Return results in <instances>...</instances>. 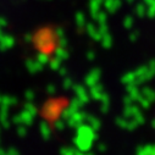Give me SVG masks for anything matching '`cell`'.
<instances>
[{
    "mask_svg": "<svg viewBox=\"0 0 155 155\" xmlns=\"http://www.w3.org/2000/svg\"><path fill=\"white\" fill-rule=\"evenodd\" d=\"M83 105H84V104H83L78 98H76V99H73V100L70 103V105H68V106H70L71 109H73L74 111H77V110H80Z\"/></svg>",
    "mask_w": 155,
    "mask_h": 155,
    "instance_id": "15",
    "label": "cell"
},
{
    "mask_svg": "<svg viewBox=\"0 0 155 155\" xmlns=\"http://www.w3.org/2000/svg\"><path fill=\"white\" fill-rule=\"evenodd\" d=\"M0 155H5V150H3V149H0Z\"/></svg>",
    "mask_w": 155,
    "mask_h": 155,
    "instance_id": "29",
    "label": "cell"
},
{
    "mask_svg": "<svg viewBox=\"0 0 155 155\" xmlns=\"http://www.w3.org/2000/svg\"><path fill=\"white\" fill-rule=\"evenodd\" d=\"M131 119H133L138 125H143L144 122H145V119H144V116L142 115V112L139 111L138 114H136L134 116H133V117H131Z\"/></svg>",
    "mask_w": 155,
    "mask_h": 155,
    "instance_id": "19",
    "label": "cell"
},
{
    "mask_svg": "<svg viewBox=\"0 0 155 155\" xmlns=\"http://www.w3.org/2000/svg\"><path fill=\"white\" fill-rule=\"evenodd\" d=\"M133 103H134V100H133L131 97L126 95V97L124 98V104H125V106H126V105H131V104H133Z\"/></svg>",
    "mask_w": 155,
    "mask_h": 155,
    "instance_id": "25",
    "label": "cell"
},
{
    "mask_svg": "<svg viewBox=\"0 0 155 155\" xmlns=\"http://www.w3.org/2000/svg\"><path fill=\"white\" fill-rule=\"evenodd\" d=\"M60 154L61 155H74L76 150L73 148H71V147H65V148L60 149Z\"/></svg>",
    "mask_w": 155,
    "mask_h": 155,
    "instance_id": "18",
    "label": "cell"
},
{
    "mask_svg": "<svg viewBox=\"0 0 155 155\" xmlns=\"http://www.w3.org/2000/svg\"><path fill=\"white\" fill-rule=\"evenodd\" d=\"M139 111H140L139 107L137 105H134V104L126 105L125 110H124V116H125V117H127V119H131V117H133L136 114H138Z\"/></svg>",
    "mask_w": 155,
    "mask_h": 155,
    "instance_id": "7",
    "label": "cell"
},
{
    "mask_svg": "<svg viewBox=\"0 0 155 155\" xmlns=\"http://www.w3.org/2000/svg\"><path fill=\"white\" fill-rule=\"evenodd\" d=\"M5 155H20L18 154V150L15 149V148H10L9 150L5 151Z\"/></svg>",
    "mask_w": 155,
    "mask_h": 155,
    "instance_id": "24",
    "label": "cell"
},
{
    "mask_svg": "<svg viewBox=\"0 0 155 155\" xmlns=\"http://www.w3.org/2000/svg\"><path fill=\"white\" fill-rule=\"evenodd\" d=\"M136 154H137V155H147L145 151L143 150V147H139V148L137 149V153H136Z\"/></svg>",
    "mask_w": 155,
    "mask_h": 155,
    "instance_id": "27",
    "label": "cell"
},
{
    "mask_svg": "<svg viewBox=\"0 0 155 155\" xmlns=\"http://www.w3.org/2000/svg\"><path fill=\"white\" fill-rule=\"evenodd\" d=\"M17 133L20 137H25L27 134V128H26V125H17Z\"/></svg>",
    "mask_w": 155,
    "mask_h": 155,
    "instance_id": "20",
    "label": "cell"
},
{
    "mask_svg": "<svg viewBox=\"0 0 155 155\" xmlns=\"http://www.w3.org/2000/svg\"><path fill=\"white\" fill-rule=\"evenodd\" d=\"M98 149H99L100 151H103V150H105V149H106V147H105V145L101 143V144H99V145H98Z\"/></svg>",
    "mask_w": 155,
    "mask_h": 155,
    "instance_id": "28",
    "label": "cell"
},
{
    "mask_svg": "<svg viewBox=\"0 0 155 155\" xmlns=\"http://www.w3.org/2000/svg\"><path fill=\"white\" fill-rule=\"evenodd\" d=\"M39 131H41V134L44 139H49L50 138V134H51V131H50V127L49 125H47L45 122H42L41 126H39Z\"/></svg>",
    "mask_w": 155,
    "mask_h": 155,
    "instance_id": "13",
    "label": "cell"
},
{
    "mask_svg": "<svg viewBox=\"0 0 155 155\" xmlns=\"http://www.w3.org/2000/svg\"><path fill=\"white\" fill-rule=\"evenodd\" d=\"M72 86H73V83H72V81L70 80V78H65V81H64V88H66V89H70V88H72Z\"/></svg>",
    "mask_w": 155,
    "mask_h": 155,
    "instance_id": "23",
    "label": "cell"
},
{
    "mask_svg": "<svg viewBox=\"0 0 155 155\" xmlns=\"http://www.w3.org/2000/svg\"><path fill=\"white\" fill-rule=\"evenodd\" d=\"M18 115H20V120H21V124H22V125L31 126V125L33 124V121H34V116H33L32 114H29L28 111L23 110V111H21Z\"/></svg>",
    "mask_w": 155,
    "mask_h": 155,
    "instance_id": "5",
    "label": "cell"
},
{
    "mask_svg": "<svg viewBox=\"0 0 155 155\" xmlns=\"http://www.w3.org/2000/svg\"><path fill=\"white\" fill-rule=\"evenodd\" d=\"M72 88H73V91H74V93H76L77 98H78V99H80V100H81L83 104H87V103L89 101L91 97H89V93L86 91L84 86L73 84V86H72Z\"/></svg>",
    "mask_w": 155,
    "mask_h": 155,
    "instance_id": "3",
    "label": "cell"
},
{
    "mask_svg": "<svg viewBox=\"0 0 155 155\" xmlns=\"http://www.w3.org/2000/svg\"><path fill=\"white\" fill-rule=\"evenodd\" d=\"M86 121H87V125L91 126L94 131H98L100 128V120L98 117H95V116H88L87 115V117H86Z\"/></svg>",
    "mask_w": 155,
    "mask_h": 155,
    "instance_id": "10",
    "label": "cell"
},
{
    "mask_svg": "<svg viewBox=\"0 0 155 155\" xmlns=\"http://www.w3.org/2000/svg\"><path fill=\"white\" fill-rule=\"evenodd\" d=\"M136 101H138L139 106L143 107V109H149V106H150V101H149L147 98H144L143 95H139L138 99H137Z\"/></svg>",
    "mask_w": 155,
    "mask_h": 155,
    "instance_id": "16",
    "label": "cell"
},
{
    "mask_svg": "<svg viewBox=\"0 0 155 155\" xmlns=\"http://www.w3.org/2000/svg\"><path fill=\"white\" fill-rule=\"evenodd\" d=\"M99 76H100V72H99L98 70L91 72V73L87 76V78H86V84H87L88 87H92V86L97 84V82H98V80H99Z\"/></svg>",
    "mask_w": 155,
    "mask_h": 155,
    "instance_id": "9",
    "label": "cell"
},
{
    "mask_svg": "<svg viewBox=\"0 0 155 155\" xmlns=\"http://www.w3.org/2000/svg\"><path fill=\"white\" fill-rule=\"evenodd\" d=\"M134 80H136V74L134 73H128L122 78V82L125 84H130V83H134Z\"/></svg>",
    "mask_w": 155,
    "mask_h": 155,
    "instance_id": "17",
    "label": "cell"
},
{
    "mask_svg": "<svg viewBox=\"0 0 155 155\" xmlns=\"http://www.w3.org/2000/svg\"><path fill=\"white\" fill-rule=\"evenodd\" d=\"M86 117H87V114H84V112H82L80 110H77L66 120V125L68 127H71V128H77L78 126H81L82 124H84Z\"/></svg>",
    "mask_w": 155,
    "mask_h": 155,
    "instance_id": "2",
    "label": "cell"
},
{
    "mask_svg": "<svg viewBox=\"0 0 155 155\" xmlns=\"http://www.w3.org/2000/svg\"><path fill=\"white\" fill-rule=\"evenodd\" d=\"M95 138H97L95 131L91 126L82 124L81 126L77 127V136L74 138V144L78 150L88 151L92 148V144Z\"/></svg>",
    "mask_w": 155,
    "mask_h": 155,
    "instance_id": "1",
    "label": "cell"
},
{
    "mask_svg": "<svg viewBox=\"0 0 155 155\" xmlns=\"http://www.w3.org/2000/svg\"><path fill=\"white\" fill-rule=\"evenodd\" d=\"M47 92H48V94H49V95H53V94L55 93V86H53V84L48 86V88H47Z\"/></svg>",
    "mask_w": 155,
    "mask_h": 155,
    "instance_id": "26",
    "label": "cell"
},
{
    "mask_svg": "<svg viewBox=\"0 0 155 155\" xmlns=\"http://www.w3.org/2000/svg\"><path fill=\"white\" fill-rule=\"evenodd\" d=\"M25 98H26L28 101H33V99L35 98V93H34L33 91L28 89V91H26V92H25Z\"/></svg>",
    "mask_w": 155,
    "mask_h": 155,
    "instance_id": "21",
    "label": "cell"
},
{
    "mask_svg": "<svg viewBox=\"0 0 155 155\" xmlns=\"http://www.w3.org/2000/svg\"><path fill=\"white\" fill-rule=\"evenodd\" d=\"M140 95H143L144 98H147L150 103L153 100H155V91L151 89L150 87H143V89L140 91Z\"/></svg>",
    "mask_w": 155,
    "mask_h": 155,
    "instance_id": "12",
    "label": "cell"
},
{
    "mask_svg": "<svg viewBox=\"0 0 155 155\" xmlns=\"http://www.w3.org/2000/svg\"><path fill=\"white\" fill-rule=\"evenodd\" d=\"M16 103H17V99L11 95H5L3 98H0V105H2V107L9 109V107L16 105Z\"/></svg>",
    "mask_w": 155,
    "mask_h": 155,
    "instance_id": "8",
    "label": "cell"
},
{
    "mask_svg": "<svg viewBox=\"0 0 155 155\" xmlns=\"http://www.w3.org/2000/svg\"><path fill=\"white\" fill-rule=\"evenodd\" d=\"M23 110L28 111V112L32 114L33 116H35V114H37V107H35V105H33L32 101H27V103L23 105Z\"/></svg>",
    "mask_w": 155,
    "mask_h": 155,
    "instance_id": "14",
    "label": "cell"
},
{
    "mask_svg": "<svg viewBox=\"0 0 155 155\" xmlns=\"http://www.w3.org/2000/svg\"><path fill=\"white\" fill-rule=\"evenodd\" d=\"M0 122L3 124L4 127H9L10 122H9V109L6 107H2V111H0Z\"/></svg>",
    "mask_w": 155,
    "mask_h": 155,
    "instance_id": "11",
    "label": "cell"
},
{
    "mask_svg": "<svg viewBox=\"0 0 155 155\" xmlns=\"http://www.w3.org/2000/svg\"><path fill=\"white\" fill-rule=\"evenodd\" d=\"M126 91H127V95L131 97L134 101L138 99V97L140 95V91L138 89V86L134 84V83H130V84H126Z\"/></svg>",
    "mask_w": 155,
    "mask_h": 155,
    "instance_id": "4",
    "label": "cell"
},
{
    "mask_svg": "<svg viewBox=\"0 0 155 155\" xmlns=\"http://www.w3.org/2000/svg\"><path fill=\"white\" fill-rule=\"evenodd\" d=\"M89 88H91V91H89V97H91L92 99L99 100V99L101 98V95L104 94V89H103V87L99 86V84H94V86H92V87H89Z\"/></svg>",
    "mask_w": 155,
    "mask_h": 155,
    "instance_id": "6",
    "label": "cell"
},
{
    "mask_svg": "<svg viewBox=\"0 0 155 155\" xmlns=\"http://www.w3.org/2000/svg\"><path fill=\"white\" fill-rule=\"evenodd\" d=\"M65 126H66V124H65L64 120H56V121H55V128H56L58 131L65 130Z\"/></svg>",
    "mask_w": 155,
    "mask_h": 155,
    "instance_id": "22",
    "label": "cell"
}]
</instances>
